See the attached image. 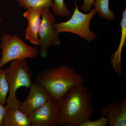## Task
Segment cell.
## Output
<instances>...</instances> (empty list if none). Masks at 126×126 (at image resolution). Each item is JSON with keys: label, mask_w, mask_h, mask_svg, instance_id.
I'll list each match as a JSON object with an SVG mask.
<instances>
[{"label": "cell", "mask_w": 126, "mask_h": 126, "mask_svg": "<svg viewBox=\"0 0 126 126\" xmlns=\"http://www.w3.org/2000/svg\"><path fill=\"white\" fill-rule=\"evenodd\" d=\"M92 96L83 84L74 86L57 100L60 109L59 126H80L93 116Z\"/></svg>", "instance_id": "6da1fadb"}, {"label": "cell", "mask_w": 126, "mask_h": 126, "mask_svg": "<svg viewBox=\"0 0 126 126\" xmlns=\"http://www.w3.org/2000/svg\"><path fill=\"white\" fill-rule=\"evenodd\" d=\"M35 82L44 86L52 97L59 100L70 89L83 84V77L66 65L45 69L36 75Z\"/></svg>", "instance_id": "7a4b0ae2"}, {"label": "cell", "mask_w": 126, "mask_h": 126, "mask_svg": "<svg viewBox=\"0 0 126 126\" xmlns=\"http://www.w3.org/2000/svg\"><path fill=\"white\" fill-rule=\"evenodd\" d=\"M4 70L9 86L6 106L9 109H20L21 102L16 98V92L21 87L30 88L32 83V72L26 59L11 61Z\"/></svg>", "instance_id": "3957f363"}, {"label": "cell", "mask_w": 126, "mask_h": 126, "mask_svg": "<svg viewBox=\"0 0 126 126\" xmlns=\"http://www.w3.org/2000/svg\"><path fill=\"white\" fill-rule=\"evenodd\" d=\"M0 48V69L14 60L36 58L39 53L36 47L27 45L16 34H3L1 38Z\"/></svg>", "instance_id": "277c9868"}, {"label": "cell", "mask_w": 126, "mask_h": 126, "mask_svg": "<svg viewBox=\"0 0 126 126\" xmlns=\"http://www.w3.org/2000/svg\"><path fill=\"white\" fill-rule=\"evenodd\" d=\"M75 8L71 18L67 21L55 23L54 27L59 33L62 32L73 33L90 42L96 38V34L91 31L90 22L97 12L94 8L90 12L84 14L79 11L75 0Z\"/></svg>", "instance_id": "5b68a950"}, {"label": "cell", "mask_w": 126, "mask_h": 126, "mask_svg": "<svg viewBox=\"0 0 126 126\" xmlns=\"http://www.w3.org/2000/svg\"><path fill=\"white\" fill-rule=\"evenodd\" d=\"M55 23L56 20L54 15L50 11L49 8L43 9L38 37L39 40V46L40 48V55L43 58H47L48 50L51 46L61 45V41L59 38V33L54 27Z\"/></svg>", "instance_id": "8992f818"}, {"label": "cell", "mask_w": 126, "mask_h": 126, "mask_svg": "<svg viewBox=\"0 0 126 126\" xmlns=\"http://www.w3.org/2000/svg\"><path fill=\"white\" fill-rule=\"evenodd\" d=\"M28 116L31 126H58L60 109L58 101L52 98Z\"/></svg>", "instance_id": "52a82bcc"}, {"label": "cell", "mask_w": 126, "mask_h": 126, "mask_svg": "<svg viewBox=\"0 0 126 126\" xmlns=\"http://www.w3.org/2000/svg\"><path fill=\"white\" fill-rule=\"evenodd\" d=\"M26 98L21 102L20 109L29 115L32 112L46 103L52 97L45 88L37 83L32 84Z\"/></svg>", "instance_id": "ba28073f"}, {"label": "cell", "mask_w": 126, "mask_h": 126, "mask_svg": "<svg viewBox=\"0 0 126 126\" xmlns=\"http://www.w3.org/2000/svg\"><path fill=\"white\" fill-rule=\"evenodd\" d=\"M109 120L108 126H126V97L119 101L111 103L100 111Z\"/></svg>", "instance_id": "9c48e42d"}, {"label": "cell", "mask_w": 126, "mask_h": 126, "mask_svg": "<svg viewBox=\"0 0 126 126\" xmlns=\"http://www.w3.org/2000/svg\"><path fill=\"white\" fill-rule=\"evenodd\" d=\"M43 9L27 10L23 14L28 21V26L25 31V37L27 40L35 45H39L38 33L41 20Z\"/></svg>", "instance_id": "30bf717a"}, {"label": "cell", "mask_w": 126, "mask_h": 126, "mask_svg": "<svg viewBox=\"0 0 126 126\" xmlns=\"http://www.w3.org/2000/svg\"><path fill=\"white\" fill-rule=\"evenodd\" d=\"M121 29V34L120 43L116 52L110 56V63L113 69L119 75L122 74V53L123 47L126 44V10L123 11L121 20L120 24Z\"/></svg>", "instance_id": "8fae6325"}, {"label": "cell", "mask_w": 126, "mask_h": 126, "mask_svg": "<svg viewBox=\"0 0 126 126\" xmlns=\"http://www.w3.org/2000/svg\"><path fill=\"white\" fill-rule=\"evenodd\" d=\"M4 126H31L29 116L19 109H9L5 115Z\"/></svg>", "instance_id": "7c38bea8"}, {"label": "cell", "mask_w": 126, "mask_h": 126, "mask_svg": "<svg viewBox=\"0 0 126 126\" xmlns=\"http://www.w3.org/2000/svg\"><path fill=\"white\" fill-rule=\"evenodd\" d=\"M110 0H95L94 8L101 18L108 21L114 20L116 18L114 12L109 9Z\"/></svg>", "instance_id": "4fadbf2b"}, {"label": "cell", "mask_w": 126, "mask_h": 126, "mask_svg": "<svg viewBox=\"0 0 126 126\" xmlns=\"http://www.w3.org/2000/svg\"><path fill=\"white\" fill-rule=\"evenodd\" d=\"M20 7L26 10L50 8L53 4V0H16Z\"/></svg>", "instance_id": "5bb4252c"}, {"label": "cell", "mask_w": 126, "mask_h": 126, "mask_svg": "<svg viewBox=\"0 0 126 126\" xmlns=\"http://www.w3.org/2000/svg\"><path fill=\"white\" fill-rule=\"evenodd\" d=\"M51 8L53 14L56 16L68 18L72 14L68 10L64 0H53Z\"/></svg>", "instance_id": "9a60e30c"}, {"label": "cell", "mask_w": 126, "mask_h": 126, "mask_svg": "<svg viewBox=\"0 0 126 126\" xmlns=\"http://www.w3.org/2000/svg\"><path fill=\"white\" fill-rule=\"evenodd\" d=\"M9 92V86L4 70L0 69V103L5 105Z\"/></svg>", "instance_id": "2e32d148"}, {"label": "cell", "mask_w": 126, "mask_h": 126, "mask_svg": "<svg viewBox=\"0 0 126 126\" xmlns=\"http://www.w3.org/2000/svg\"><path fill=\"white\" fill-rule=\"evenodd\" d=\"M109 120L106 117L102 116L101 117L96 121H91L88 119L83 123L80 126H108Z\"/></svg>", "instance_id": "e0dca14e"}, {"label": "cell", "mask_w": 126, "mask_h": 126, "mask_svg": "<svg viewBox=\"0 0 126 126\" xmlns=\"http://www.w3.org/2000/svg\"><path fill=\"white\" fill-rule=\"evenodd\" d=\"M95 0H83V3L81 5V9L86 13L90 12L92 10V6L94 5Z\"/></svg>", "instance_id": "ac0fdd59"}, {"label": "cell", "mask_w": 126, "mask_h": 126, "mask_svg": "<svg viewBox=\"0 0 126 126\" xmlns=\"http://www.w3.org/2000/svg\"><path fill=\"white\" fill-rule=\"evenodd\" d=\"M8 110L5 105L0 103V126H4V121L5 115Z\"/></svg>", "instance_id": "d6986e66"}, {"label": "cell", "mask_w": 126, "mask_h": 126, "mask_svg": "<svg viewBox=\"0 0 126 126\" xmlns=\"http://www.w3.org/2000/svg\"><path fill=\"white\" fill-rule=\"evenodd\" d=\"M1 19L0 18V23L1 22Z\"/></svg>", "instance_id": "ffe728a7"}]
</instances>
